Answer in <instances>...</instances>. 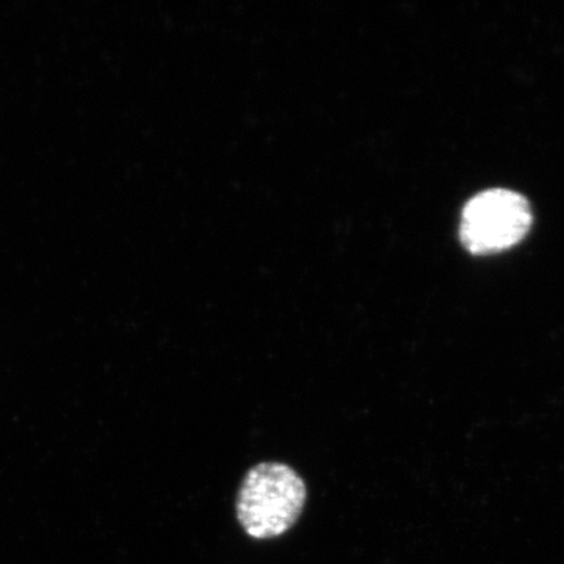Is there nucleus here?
<instances>
[{
    "mask_svg": "<svg viewBox=\"0 0 564 564\" xmlns=\"http://www.w3.org/2000/svg\"><path fill=\"white\" fill-rule=\"evenodd\" d=\"M307 489L302 475L284 463H261L245 475L237 494V521L248 536L272 540L302 518Z\"/></svg>",
    "mask_w": 564,
    "mask_h": 564,
    "instance_id": "nucleus-1",
    "label": "nucleus"
},
{
    "mask_svg": "<svg viewBox=\"0 0 564 564\" xmlns=\"http://www.w3.org/2000/svg\"><path fill=\"white\" fill-rule=\"evenodd\" d=\"M532 221V209L524 196L496 188L467 203L459 236L464 247L474 254H491L521 242Z\"/></svg>",
    "mask_w": 564,
    "mask_h": 564,
    "instance_id": "nucleus-2",
    "label": "nucleus"
}]
</instances>
